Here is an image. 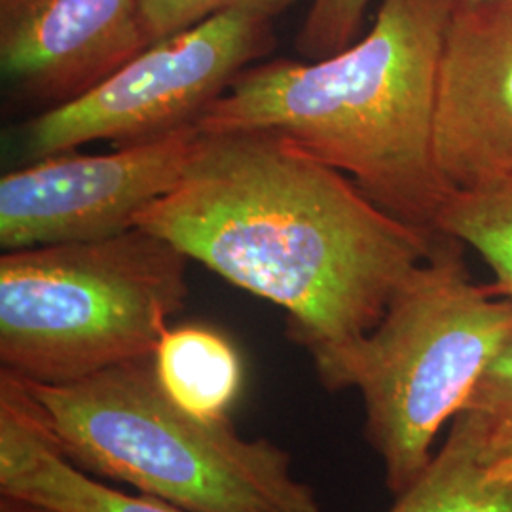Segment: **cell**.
Wrapping results in <instances>:
<instances>
[{
  "label": "cell",
  "mask_w": 512,
  "mask_h": 512,
  "mask_svg": "<svg viewBox=\"0 0 512 512\" xmlns=\"http://www.w3.org/2000/svg\"><path fill=\"white\" fill-rule=\"evenodd\" d=\"M458 418L475 433L478 456L486 476L499 484H512V423L484 425L463 414Z\"/></svg>",
  "instance_id": "cell-17"
},
{
  "label": "cell",
  "mask_w": 512,
  "mask_h": 512,
  "mask_svg": "<svg viewBox=\"0 0 512 512\" xmlns=\"http://www.w3.org/2000/svg\"><path fill=\"white\" fill-rule=\"evenodd\" d=\"M0 495L55 512H186L162 499L116 490L67 458L27 391L0 372Z\"/></svg>",
  "instance_id": "cell-10"
},
{
  "label": "cell",
  "mask_w": 512,
  "mask_h": 512,
  "mask_svg": "<svg viewBox=\"0 0 512 512\" xmlns=\"http://www.w3.org/2000/svg\"><path fill=\"white\" fill-rule=\"evenodd\" d=\"M458 239H440L372 330L310 355L329 391H359L385 484L404 492L435 456L484 370L511 338L512 298L480 285Z\"/></svg>",
  "instance_id": "cell-4"
},
{
  "label": "cell",
  "mask_w": 512,
  "mask_h": 512,
  "mask_svg": "<svg viewBox=\"0 0 512 512\" xmlns=\"http://www.w3.org/2000/svg\"><path fill=\"white\" fill-rule=\"evenodd\" d=\"M150 44L141 0H0L2 74L52 107L90 92Z\"/></svg>",
  "instance_id": "cell-9"
},
{
  "label": "cell",
  "mask_w": 512,
  "mask_h": 512,
  "mask_svg": "<svg viewBox=\"0 0 512 512\" xmlns=\"http://www.w3.org/2000/svg\"><path fill=\"white\" fill-rule=\"evenodd\" d=\"M202 137L198 126L116 147L109 154L67 150L0 179L4 251L112 238L181 181Z\"/></svg>",
  "instance_id": "cell-7"
},
{
  "label": "cell",
  "mask_w": 512,
  "mask_h": 512,
  "mask_svg": "<svg viewBox=\"0 0 512 512\" xmlns=\"http://www.w3.org/2000/svg\"><path fill=\"white\" fill-rule=\"evenodd\" d=\"M188 262L143 228L4 251L0 372L29 384H73L152 357L186 304Z\"/></svg>",
  "instance_id": "cell-5"
},
{
  "label": "cell",
  "mask_w": 512,
  "mask_h": 512,
  "mask_svg": "<svg viewBox=\"0 0 512 512\" xmlns=\"http://www.w3.org/2000/svg\"><path fill=\"white\" fill-rule=\"evenodd\" d=\"M370 0H311L310 10L296 38L298 52L323 59L355 42Z\"/></svg>",
  "instance_id": "cell-14"
},
{
  "label": "cell",
  "mask_w": 512,
  "mask_h": 512,
  "mask_svg": "<svg viewBox=\"0 0 512 512\" xmlns=\"http://www.w3.org/2000/svg\"><path fill=\"white\" fill-rule=\"evenodd\" d=\"M165 395L192 416L226 420L243 385L236 346L219 330L181 325L165 330L152 355Z\"/></svg>",
  "instance_id": "cell-11"
},
{
  "label": "cell",
  "mask_w": 512,
  "mask_h": 512,
  "mask_svg": "<svg viewBox=\"0 0 512 512\" xmlns=\"http://www.w3.org/2000/svg\"><path fill=\"white\" fill-rule=\"evenodd\" d=\"M18 382L59 450L90 475L186 512H321L289 452L245 439L230 418L183 410L158 384L152 357L73 384Z\"/></svg>",
  "instance_id": "cell-3"
},
{
  "label": "cell",
  "mask_w": 512,
  "mask_h": 512,
  "mask_svg": "<svg viewBox=\"0 0 512 512\" xmlns=\"http://www.w3.org/2000/svg\"><path fill=\"white\" fill-rule=\"evenodd\" d=\"M439 232L471 247L494 274L490 289L512 298V181L454 192L440 213Z\"/></svg>",
  "instance_id": "cell-13"
},
{
  "label": "cell",
  "mask_w": 512,
  "mask_h": 512,
  "mask_svg": "<svg viewBox=\"0 0 512 512\" xmlns=\"http://www.w3.org/2000/svg\"><path fill=\"white\" fill-rule=\"evenodd\" d=\"M446 0H382L368 35L338 54L249 65L198 120L202 133H270L348 175L431 236L454 188L435 156Z\"/></svg>",
  "instance_id": "cell-2"
},
{
  "label": "cell",
  "mask_w": 512,
  "mask_h": 512,
  "mask_svg": "<svg viewBox=\"0 0 512 512\" xmlns=\"http://www.w3.org/2000/svg\"><path fill=\"white\" fill-rule=\"evenodd\" d=\"M274 14L239 6L150 44L90 92L23 129L31 160L92 141L116 147L196 126L232 80L274 46Z\"/></svg>",
  "instance_id": "cell-6"
},
{
  "label": "cell",
  "mask_w": 512,
  "mask_h": 512,
  "mask_svg": "<svg viewBox=\"0 0 512 512\" xmlns=\"http://www.w3.org/2000/svg\"><path fill=\"white\" fill-rule=\"evenodd\" d=\"M450 10H459V8H471V6H480V4H492V2H512V0H446Z\"/></svg>",
  "instance_id": "cell-19"
},
{
  "label": "cell",
  "mask_w": 512,
  "mask_h": 512,
  "mask_svg": "<svg viewBox=\"0 0 512 512\" xmlns=\"http://www.w3.org/2000/svg\"><path fill=\"white\" fill-rule=\"evenodd\" d=\"M435 156L454 192L512 181V2L450 14L437 78Z\"/></svg>",
  "instance_id": "cell-8"
},
{
  "label": "cell",
  "mask_w": 512,
  "mask_h": 512,
  "mask_svg": "<svg viewBox=\"0 0 512 512\" xmlns=\"http://www.w3.org/2000/svg\"><path fill=\"white\" fill-rule=\"evenodd\" d=\"M135 228L279 306L310 355L374 329L444 236L393 217L338 169L270 133H202Z\"/></svg>",
  "instance_id": "cell-1"
},
{
  "label": "cell",
  "mask_w": 512,
  "mask_h": 512,
  "mask_svg": "<svg viewBox=\"0 0 512 512\" xmlns=\"http://www.w3.org/2000/svg\"><path fill=\"white\" fill-rule=\"evenodd\" d=\"M0 512H55L46 509V507H40V505H33V503H27V501H21V499H14V497H6V495H0Z\"/></svg>",
  "instance_id": "cell-18"
},
{
  "label": "cell",
  "mask_w": 512,
  "mask_h": 512,
  "mask_svg": "<svg viewBox=\"0 0 512 512\" xmlns=\"http://www.w3.org/2000/svg\"><path fill=\"white\" fill-rule=\"evenodd\" d=\"M293 2L296 0H141V10L148 38L154 44L230 8L253 6L277 16Z\"/></svg>",
  "instance_id": "cell-15"
},
{
  "label": "cell",
  "mask_w": 512,
  "mask_h": 512,
  "mask_svg": "<svg viewBox=\"0 0 512 512\" xmlns=\"http://www.w3.org/2000/svg\"><path fill=\"white\" fill-rule=\"evenodd\" d=\"M387 512H512V484L490 480L473 429L456 418L450 437Z\"/></svg>",
  "instance_id": "cell-12"
},
{
  "label": "cell",
  "mask_w": 512,
  "mask_h": 512,
  "mask_svg": "<svg viewBox=\"0 0 512 512\" xmlns=\"http://www.w3.org/2000/svg\"><path fill=\"white\" fill-rule=\"evenodd\" d=\"M459 414L484 425L512 423V334L480 376Z\"/></svg>",
  "instance_id": "cell-16"
}]
</instances>
